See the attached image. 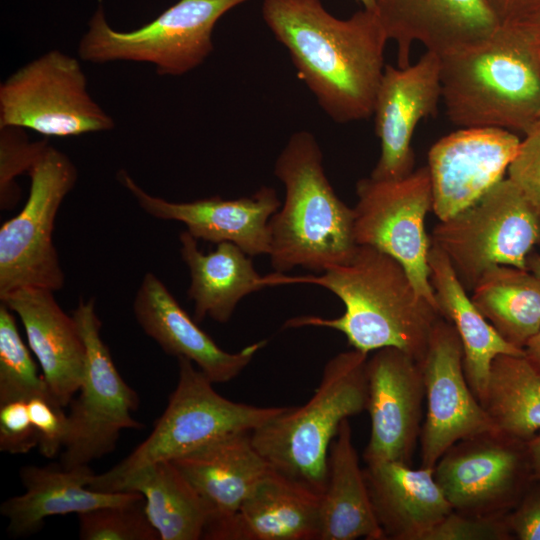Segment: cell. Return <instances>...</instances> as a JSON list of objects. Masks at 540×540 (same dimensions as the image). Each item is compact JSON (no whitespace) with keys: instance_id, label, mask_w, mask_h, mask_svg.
Masks as SVG:
<instances>
[{"instance_id":"7","label":"cell","mask_w":540,"mask_h":540,"mask_svg":"<svg viewBox=\"0 0 540 540\" xmlns=\"http://www.w3.org/2000/svg\"><path fill=\"white\" fill-rule=\"evenodd\" d=\"M249 0H178L149 23L120 31L108 23L102 3L88 21L79 57L92 63H149L161 76H182L213 52L219 19Z\"/></svg>"},{"instance_id":"29","label":"cell","mask_w":540,"mask_h":540,"mask_svg":"<svg viewBox=\"0 0 540 540\" xmlns=\"http://www.w3.org/2000/svg\"><path fill=\"white\" fill-rule=\"evenodd\" d=\"M144 497V510L160 540H198L208 524L207 508L171 460L159 461L127 477L117 488Z\"/></svg>"},{"instance_id":"5","label":"cell","mask_w":540,"mask_h":540,"mask_svg":"<svg viewBox=\"0 0 540 540\" xmlns=\"http://www.w3.org/2000/svg\"><path fill=\"white\" fill-rule=\"evenodd\" d=\"M368 354L352 349L332 357L312 397L286 407L251 432L271 468L322 494L330 446L341 423L366 410Z\"/></svg>"},{"instance_id":"37","label":"cell","mask_w":540,"mask_h":540,"mask_svg":"<svg viewBox=\"0 0 540 540\" xmlns=\"http://www.w3.org/2000/svg\"><path fill=\"white\" fill-rule=\"evenodd\" d=\"M38 443L27 401L0 404V451L13 455L27 454L38 447Z\"/></svg>"},{"instance_id":"12","label":"cell","mask_w":540,"mask_h":540,"mask_svg":"<svg viewBox=\"0 0 540 540\" xmlns=\"http://www.w3.org/2000/svg\"><path fill=\"white\" fill-rule=\"evenodd\" d=\"M356 195L357 245L374 247L399 261L420 296L438 310L428 263L432 243L425 228L433 208L428 167L398 179L362 178L356 183Z\"/></svg>"},{"instance_id":"41","label":"cell","mask_w":540,"mask_h":540,"mask_svg":"<svg viewBox=\"0 0 540 540\" xmlns=\"http://www.w3.org/2000/svg\"><path fill=\"white\" fill-rule=\"evenodd\" d=\"M532 478L540 481V431L526 442Z\"/></svg>"},{"instance_id":"44","label":"cell","mask_w":540,"mask_h":540,"mask_svg":"<svg viewBox=\"0 0 540 540\" xmlns=\"http://www.w3.org/2000/svg\"><path fill=\"white\" fill-rule=\"evenodd\" d=\"M527 268L540 278V253L530 254L527 259Z\"/></svg>"},{"instance_id":"32","label":"cell","mask_w":540,"mask_h":540,"mask_svg":"<svg viewBox=\"0 0 540 540\" xmlns=\"http://www.w3.org/2000/svg\"><path fill=\"white\" fill-rule=\"evenodd\" d=\"M34 397L56 400L19 334L15 313L1 302L0 404Z\"/></svg>"},{"instance_id":"3","label":"cell","mask_w":540,"mask_h":540,"mask_svg":"<svg viewBox=\"0 0 540 540\" xmlns=\"http://www.w3.org/2000/svg\"><path fill=\"white\" fill-rule=\"evenodd\" d=\"M442 99L461 128L529 133L540 121V45L518 26L440 56Z\"/></svg>"},{"instance_id":"24","label":"cell","mask_w":540,"mask_h":540,"mask_svg":"<svg viewBox=\"0 0 540 540\" xmlns=\"http://www.w3.org/2000/svg\"><path fill=\"white\" fill-rule=\"evenodd\" d=\"M171 461L207 508L205 531L232 517L272 469L255 448L249 431L224 436Z\"/></svg>"},{"instance_id":"8","label":"cell","mask_w":540,"mask_h":540,"mask_svg":"<svg viewBox=\"0 0 540 540\" xmlns=\"http://www.w3.org/2000/svg\"><path fill=\"white\" fill-rule=\"evenodd\" d=\"M430 238L464 288L472 291L493 266L528 270V256L540 242V214L507 177L469 207L439 221Z\"/></svg>"},{"instance_id":"33","label":"cell","mask_w":540,"mask_h":540,"mask_svg":"<svg viewBox=\"0 0 540 540\" xmlns=\"http://www.w3.org/2000/svg\"><path fill=\"white\" fill-rule=\"evenodd\" d=\"M81 540H160L144 510V499L77 515Z\"/></svg>"},{"instance_id":"40","label":"cell","mask_w":540,"mask_h":540,"mask_svg":"<svg viewBox=\"0 0 540 540\" xmlns=\"http://www.w3.org/2000/svg\"><path fill=\"white\" fill-rule=\"evenodd\" d=\"M502 26L521 24L540 13V0H486Z\"/></svg>"},{"instance_id":"25","label":"cell","mask_w":540,"mask_h":540,"mask_svg":"<svg viewBox=\"0 0 540 540\" xmlns=\"http://www.w3.org/2000/svg\"><path fill=\"white\" fill-rule=\"evenodd\" d=\"M364 475L385 539L423 540L453 511L434 468L412 469L409 464L389 461L367 465Z\"/></svg>"},{"instance_id":"20","label":"cell","mask_w":540,"mask_h":540,"mask_svg":"<svg viewBox=\"0 0 540 540\" xmlns=\"http://www.w3.org/2000/svg\"><path fill=\"white\" fill-rule=\"evenodd\" d=\"M132 308L141 329L165 353L189 359L214 384L236 378L266 344L252 343L236 353L221 349L151 272L144 275Z\"/></svg>"},{"instance_id":"36","label":"cell","mask_w":540,"mask_h":540,"mask_svg":"<svg viewBox=\"0 0 540 540\" xmlns=\"http://www.w3.org/2000/svg\"><path fill=\"white\" fill-rule=\"evenodd\" d=\"M31 421L38 434V449L46 458H54L65 447L69 433L68 414L56 400L34 397L27 401Z\"/></svg>"},{"instance_id":"1","label":"cell","mask_w":540,"mask_h":540,"mask_svg":"<svg viewBox=\"0 0 540 540\" xmlns=\"http://www.w3.org/2000/svg\"><path fill=\"white\" fill-rule=\"evenodd\" d=\"M261 12L299 79L333 121L372 116L389 40L376 11L363 8L340 19L321 0H263Z\"/></svg>"},{"instance_id":"19","label":"cell","mask_w":540,"mask_h":540,"mask_svg":"<svg viewBox=\"0 0 540 540\" xmlns=\"http://www.w3.org/2000/svg\"><path fill=\"white\" fill-rule=\"evenodd\" d=\"M375 11L397 47V66H409L411 46L439 56L492 36L500 21L486 0H375Z\"/></svg>"},{"instance_id":"42","label":"cell","mask_w":540,"mask_h":540,"mask_svg":"<svg viewBox=\"0 0 540 540\" xmlns=\"http://www.w3.org/2000/svg\"><path fill=\"white\" fill-rule=\"evenodd\" d=\"M525 357L540 374V328L524 347Z\"/></svg>"},{"instance_id":"31","label":"cell","mask_w":540,"mask_h":540,"mask_svg":"<svg viewBox=\"0 0 540 540\" xmlns=\"http://www.w3.org/2000/svg\"><path fill=\"white\" fill-rule=\"evenodd\" d=\"M481 404L499 432L528 442L540 431V374L525 355L496 356Z\"/></svg>"},{"instance_id":"27","label":"cell","mask_w":540,"mask_h":540,"mask_svg":"<svg viewBox=\"0 0 540 540\" xmlns=\"http://www.w3.org/2000/svg\"><path fill=\"white\" fill-rule=\"evenodd\" d=\"M180 254L190 272L188 297L193 301L194 320L206 317L227 322L242 298L268 287V276L254 268L251 256L231 242L218 243L203 253L187 230L179 236Z\"/></svg>"},{"instance_id":"23","label":"cell","mask_w":540,"mask_h":540,"mask_svg":"<svg viewBox=\"0 0 540 540\" xmlns=\"http://www.w3.org/2000/svg\"><path fill=\"white\" fill-rule=\"evenodd\" d=\"M19 474L25 492L8 498L0 506V513L8 520L7 530L12 536L22 537L37 532L50 516L78 515L100 507L144 499L134 491L103 492L90 488L95 473L89 465L73 468L28 465L22 467Z\"/></svg>"},{"instance_id":"9","label":"cell","mask_w":540,"mask_h":540,"mask_svg":"<svg viewBox=\"0 0 540 540\" xmlns=\"http://www.w3.org/2000/svg\"><path fill=\"white\" fill-rule=\"evenodd\" d=\"M114 126L111 116L90 95L78 59L59 50L28 62L0 85V128L72 137Z\"/></svg>"},{"instance_id":"13","label":"cell","mask_w":540,"mask_h":540,"mask_svg":"<svg viewBox=\"0 0 540 540\" xmlns=\"http://www.w3.org/2000/svg\"><path fill=\"white\" fill-rule=\"evenodd\" d=\"M434 476L453 510L482 515L508 514L534 482L526 442L499 431L455 443Z\"/></svg>"},{"instance_id":"2","label":"cell","mask_w":540,"mask_h":540,"mask_svg":"<svg viewBox=\"0 0 540 540\" xmlns=\"http://www.w3.org/2000/svg\"><path fill=\"white\" fill-rule=\"evenodd\" d=\"M268 277L270 286L292 283L321 286L336 295L345 307L344 313L336 318L294 317L284 327L334 329L345 335L353 349L366 354L394 347L420 362L432 331L442 318L420 296L403 265L371 246L358 245L348 262L331 266L320 275L289 277L275 272Z\"/></svg>"},{"instance_id":"17","label":"cell","mask_w":540,"mask_h":540,"mask_svg":"<svg viewBox=\"0 0 540 540\" xmlns=\"http://www.w3.org/2000/svg\"><path fill=\"white\" fill-rule=\"evenodd\" d=\"M442 99L440 56L426 51L407 67L385 65L373 114L380 156L370 177L402 178L413 171L412 137L420 120L435 115Z\"/></svg>"},{"instance_id":"16","label":"cell","mask_w":540,"mask_h":540,"mask_svg":"<svg viewBox=\"0 0 540 540\" xmlns=\"http://www.w3.org/2000/svg\"><path fill=\"white\" fill-rule=\"evenodd\" d=\"M521 140L509 130L466 127L435 142L428 152L433 208L446 220L504 179Z\"/></svg>"},{"instance_id":"30","label":"cell","mask_w":540,"mask_h":540,"mask_svg":"<svg viewBox=\"0 0 540 540\" xmlns=\"http://www.w3.org/2000/svg\"><path fill=\"white\" fill-rule=\"evenodd\" d=\"M470 297L500 336L517 348L524 350L540 328V278L527 269L493 266Z\"/></svg>"},{"instance_id":"39","label":"cell","mask_w":540,"mask_h":540,"mask_svg":"<svg viewBox=\"0 0 540 540\" xmlns=\"http://www.w3.org/2000/svg\"><path fill=\"white\" fill-rule=\"evenodd\" d=\"M526 490L517 505L507 514L512 533L520 540H540V481Z\"/></svg>"},{"instance_id":"15","label":"cell","mask_w":540,"mask_h":540,"mask_svg":"<svg viewBox=\"0 0 540 540\" xmlns=\"http://www.w3.org/2000/svg\"><path fill=\"white\" fill-rule=\"evenodd\" d=\"M371 430L363 453L366 465L409 464L420 439L425 386L420 363L404 351L385 347L366 364Z\"/></svg>"},{"instance_id":"26","label":"cell","mask_w":540,"mask_h":540,"mask_svg":"<svg viewBox=\"0 0 540 540\" xmlns=\"http://www.w3.org/2000/svg\"><path fill=\"white\" fill-rule=\"evenodd\" d=\"M428 263L438 311L458 333L463 347L464 373L481 403L493 359L501 354L525 355V352L504 340L482 315L447 256L434 245L431 246Z\"/></svg>"},{"instance_id":"10","label":"cell","mask_w":540,"mask_h":540,"mask_svg":"<svg viewBox=\"0 0 540 540\" xmlns=\"http://www.w3.org/2000/svg\"><path fill=\"white\" fill-rule=\"evenodd\" d=\"M28 199L0 228V298L23 287L60 290L65 281L53 243L57 212L76 184L71 159L48 144L28 172Z\"/></svg>"},{"instance_id":"11","label":"cell","mask_w":540,"mask_h":540,"mask_svg":"<svg viewBox=\"0 0 540 540\" xmlns=\"http://www.w3.org/2000/svg\"><path fill=\"white\" fill-rule=\"evenodd\" d=\"M86 348L78 397L70 402L69 433L60 455L64 468L89 465L111 453L125 429H140L132 413L139 397L118 372L101 337L94 299L79 301L73 310Z\"/></svg>"},{"instance_id":"35","label":"cell","mask_w":540,"mask_h":540,"mask_svg":"<svg viewBox=\"0 0 540 540\" xmlns=\"http://www.w3.org/2000/svg\"><path fill=\"white\" fill-rule=\"evenodd\" d=\"M507 514H469L453 510L423 540H509Z\"/></svg>"},{"instance_id":"22","label":"cell","mask_w":540,"mask_h":540,"mask_svg":"<svg viewBox=\"0 0 540 540\" xmlns=\"http://www.w3.org/2000/svg\"><path fill=\"white\" fill-rule=\"evenodd\" d=\"M320 494L271 469L210 540H318Z\"/></svg>"},{"instance_id":"43","label":"cell","mask_w":540,"mask_h":540,"mask_svg":"<svg viewBox=\"0 0 540 540\" xmlns=\"http://www.w3.org/2000/svg\"><path fill=\"white\" fill-rule=\"evenodd\" d=\"M515 26H518L534 42L540 45V13L533 18Z\"/></svg>"},{"instance_id":"4","label":"cell","mask_w":540,"mask_h":540,"mask_svg":"<svg viewBox=\"0 0 540 540\" xmlns=\"http://www.w3.org/2000/svg\"><path fill=\"white\" fill-rule=\"evenodd\" d=\"M274 174L285 189L284 203L269 221V256L275 272L295 267L323 272L348 262L358 247L354 209L331 186L311 132L290 136L275 161Z\"/></svg>"},{"instance_id":"6","label":"cell","mask_w":540,"mask_h":540,"mask_svg":"<svg viewBox=\"0 0 540 540\" xmlns=\"http://www.w3.org/2000/svg\"><path fill=\"white\" fill-rule=\"evenodd\" d=\"M177 359L176 388L150 435L110 470L94 474L90 488L116 492L127 477L145 466L173 460L233 433L252 432L286 409L229 400L217 393L192 361Z\"/></svg>"},{"instance_id":"14","label":"cell","mask_w":540,"mask_h":540,"mask_svg":"<svg viewBox=\"0 0 540 540\" xmlns=\"http://www.w3.org/2000/svg\"><path fill=\"white\" fill-rule=\"evenodd\" d=\"M419 363L427 403L421 466L434 468L455 443L498 430L467 382L462 343L450 321L442 317L436 323Z\"/></svg>"},{"instance_id":"18","label":"cell","mask_w":540,"mask_h":540,"mask_svg":"<svg viewBox=\"0 0 540 540\" xmlns=\"http://www.w3.org/2000/svg\"><path fill=\"white\" fill-rule=\"evenodd\" d=\"M118 181L148 215L183 223L197 240L231 242L249 256L269 255V221L281 202L274 188L263 186L253 195L237 199L212 196L191 202H172L153 196L125 171Z\"/></svg>"},{"instance_id":"34","label":"cell","mask_w":540,"mask_h":540,"mask_svg":"<svg viewBox=\"0 0 540 540\" xmlns=\"http://www.w3.org/2000/svg\"><path fill=\"white\" fill-rule=\"evenodd\" d=\"M47 146V141H30L22 128H0V207L2 210L16 206L20 198L16 177L24 173L28 174Z\"/></svg>"},{"instance_id":"45","label":"cell","mask_w":540,"mask_h":540,"mask_svg":"<svg viewBox=\"0 0 540 540\" xmlns=\"http://www.w3.org/2000/svg\"><path fill=\"white\" fill-rule=\"evenodd\" d=\"M357 2H359L360 4H362L363 8L367 9V10H373L375 11V8H376V2L375 0H355Z\"/></svg>"},{"instance_id":"21","label":"cell","mask_w":540,"mask_h":540,"mask_svg":"<svg viewBox=\"0 0 540 540\" xmlns=\"http://www.w3.org/2000/svg\"><path fill=\"white\" fill-rule=\"evenodd\" d=\"M0 301L19 317L52 395L66 408L80 388L86 359L74 317L63 311L54 291L46 288H19Z\"/></svg>"},{"instance_id":"28","label":"cell","mask_w":540,"mask_h":540,"mask_svg":"<svg viewBox=\"0 0 540 540\" xmlns=\"http://www.w3.org/2000/svg\"><path fill=\"white\" fill-rule=\"evenodd\" d=\"M385 539L376 518L364 469L345 419L329 450L327 481L320 495L318 540Z\"/></svg>"},{"instance_id":"38","label":"cell","mask_w":540,"mask_h":540,"mask_svg":"<svg viewBox=\"0 0 540 540\" xmlns=\"http://www.w3.org/2000/svg\"><path fill=\"white\" fill-rule=\"evenodd\" d=\"M507 173L540 214V121L520 142Z\"/></svg>"}]
</instances>
